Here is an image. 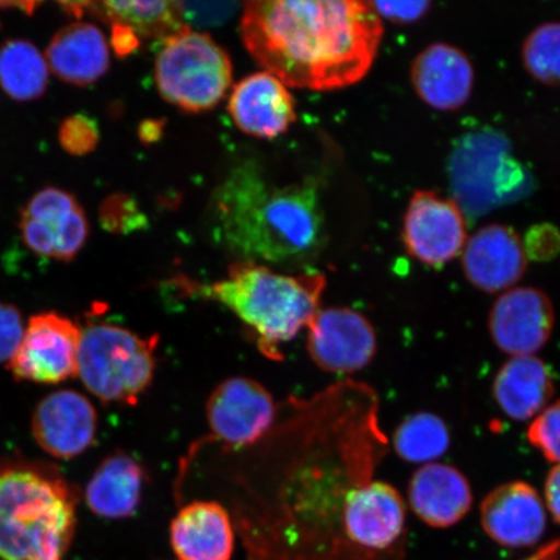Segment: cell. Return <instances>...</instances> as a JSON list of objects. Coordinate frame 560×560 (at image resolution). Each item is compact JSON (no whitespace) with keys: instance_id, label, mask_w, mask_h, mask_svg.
<instances>
[{"instance_id":"1","label":"cell","mask_w":560,"mask_h":560,"mask_svg":"<svg viewBox=\"0 0 560 560\" xmlns=\"http://www.w3.org/2000/svg\"><path fill=\"white\" fill-rule=\"evenodd\" d=\"M241 35L252 58L285 86L328 91L368 74L383 24L361 0H255L244 4Z\"/></svg>"},{"instance_id":"2","label":"cell","mask_w":560,"mask_h":560,"mask_svg":"<svg viewBox=\"0 0 560 560\" xmlns=\"http://www.w3.org/2000/svg\"><path fill=\"white\" fill-rule=\"evenodd\" d=\"M215 240L242 261L300 265L325 242V219L314 182L279 187L258 166H237L210 205Z\"/></svg>"},{"instance_id":"3","label":"cell","mask_w":560,"mask_h":560,"mask_svg":"<svg viewBox=\"0 0 560 560\" xmlns=\"http://www.w3.org/2000/svg\"><path fill=\"white\" fill-rule=\"evenodd\" d=\"M79 495L55 466L0 464V560H65L72 545Z\"/></svg>"},{"instance_id":"4","label":"cell","mask_w":560,"mask_h":560,"mask_svg":"<svg viewBox=\"0 0 560 560\" xmlns=\"http://www.w3.org/2000/svg\"><path fill=\"white\" fill-rule=\"evenodd\" d=\"M325 289L320 272L285 276L261 264L237 261L225 279L185 290L226 306L255 334L261 352L280 360V346L310 324Z\"/></svg>"},{"instance_id":"5","label":"cell","mask_w":560,"mask_h":560,"mask_svg":"<svg viewBox=\"0 0 560 560\" xmlns=\"http://www.w3.org/2000/svg\"><path fill=\"white\" fill-rule=\"evenodd\" d=\"M158 345V335L89 324L81 330L77 376L103 402L136 405L155 376Z\"/></svg>"},{"instance_id":"6","label":"cell","mask_w":560,"mask_h":560,"mask_svg":"<svg viewBox=\"0 0 560 560\" xmlns=\"http://www.w3.org/2000/svg\"><path fill=\"white\" fill-rule=\"evenodd\" d=\"M155 81L167 103L199 114L214 108L225 97L233 83V65L209 34L186 26L161 46Z\"/></svg>"},{"instance_id":"7","label":"cell","mask_w":560,"mask_h":560,"mask_svg":"<svg viewBox=\"0 0 560 560\" xmlns=\"http://www.w3.org/2000/svg\"><path fill=\"white\" fill-rule=\"evenodd\" d=\"M451 175L455 201L462 210L480 214L517 198L527 177L511 158L505 138L481 132L455 149Z\"/></svg>"},{"instance_id":"8","label":"cell","mask_w":560,"mask_h":560,"mask_svg":"<svg viewBox=\"0 0 560 560\" xmlns=\"http://www.w3.org/2000/svg\"><path fill=\"white\" fill-rule=\"evenodd\" d=\"M341 528L370 560H401L406 509L400 492L381 480L354 485L342 500Z\"/></svg>"},{"instance_id":"9","label":"cell","mask_w":560,"mask_h":560,"mask_svg":"<svg viewBox=\"0 0 560 560\" xmlns=\"http://www.w3.org/2000/svg\"><path fill=\"white\" fill-rule=\"evenodd\" d=\"M81 328L55 312L33 315L9 362L20 382L59 384L77 375Z\"/></svg>"},{"instance_id":"10","label":"cell","mask_w":560,"mask_h":560,"mask_svg":"<svg viewBox=\"0 0 560 560\" xmlns=\"http://www.w3.org/2000/svg\"><path fill=\"white\" fill-rule=\"evenodd\" d=\"M402 241L411 257L424 265L443 266L462 254L467 242L464 210L454 199L420 190L406 209Z\"/></svg>"},{"instance_id":"11","label":"cell","mask_w":560,"mask_h":560,"mask_svg":"<svg viewBox=\"0 0 560 560\" xmlns=\"http://www.w3.org/2000/svg\"><path fill=\"white\" fill-rule=\"evenodd\" d=\"M307 328V352L326 373L352 374L370 365L377 349L376 332L365 315L349 307H327Z\"/></svg>"},{"instance_id":"12","label":"cell","mask_w":560,"mask_h":560,"mask_svg":"<svg viewBox=\"0 0 560 560\" xmlns=\"http://www.w3.org/2000/svg\"><path fill=\"white\" fill-rule=\"evenodd\" d=\"M555 325V305L544 291L534 287L503 292L488 319L490 338L511 357L535 355L548 345Z\"/></svg>"},{"instance_id":"13","label":"cell","mask_w":560,"mask_h":560,"mask_svg":"<svg viewBox=\"0 0 560 560\" xmlns=\"http://www.w3.org/2000/svg\"><path fill=\"white\" fill-rule=\"evenodd\" d=\"M207 418L214 436L230 446L256 443L276 419V402L269 390L249 377L234 376L217 385L207 404Z\"/></svg>"},{"instance_id":"14","label":"cell","mask_w":560,"mask_h":560,"mask_svg":"<svg viewBox=\"0 0 560 560\" xmlns=\"http://www.w3.org/2000/svg\"><path fill=\"white\" fill-rule=\"evenodd\" d=\"M97 412L88 397L72 389L52 392L35 408L32 431L47 454L73 459L94 444Z\"/></svg>"},{"instance_id":"15","label":"cell","mask_w":560,"mask_h":560,"mask_svg":"<svg viewBox=\"0 0 560 560\" xmlns=\"http://www.w3.org/2000/svg\"><path fill=\"white\" fill-rule=\"evenodd\" d=\"M480 520L488 537L510 549L530 548L546 530L541 495L525 481H510L493 489L481 502Z\"/></svg>"},{"instance_id":"16","label":"cell","mask_w":560,"mask_h":560,"mask_svg":"<svg viewBox=\"0 0 560 560\" xmlns=\"http://www.w3.org/2000/svg\"><path fill=\"white\" fill-rule=\"evenodd\" d=\"M527 262L520 235L499 223L476 231L462 250L468 282L487 293L511 290L523 278Z\"/></svg>"},{"instance_id":"17","label":"cell","mask_w":560,"mask_h":560,"mask_svg":"<svg viewBox=\"0 0 560 560\" xmlns=\"http://www.w3.org/2000/svg\"><path fill=\"white\" fill-rule=\"evenodd\" d=\"M295 100L284 83L268 73L245 77L234 88L229 112L245 135L272 139L282 136L296 121Z\"/></svg>"},{"instance_id":"18","label":"cell","mask_w":560,"mask_h":560,"mask_svg":"<svg viewBox=\"0 0 560 560\" xmlns=\"http://www.w3.org/2000/svg\"><path fill=\"white\" fill-rule=\"evenodd\" d=\"M410 77L420 100L439 110H454L465 105L470 100L475 80L468 56L441 42L417 56Z\"/></svg>"},{"instance_id":"19","label":"cell","mask_w":560,"mask_h":560,"mask_svg":"<svg viewBox=\"0 0 560 560\" xmlns=\"http://www.w3.org/2000/svg\"><path fill=\"white\" fill-rule=\"evenodd\" d=\"M409 502L420 521L432 528H450L472 508L470 481L458 468L446 464L424 465L409 482Z\"/></svg>"},{"instance_id":"20","label":"cell","mask_w":560,"mask_h":560,"mask_svg":"<svg viewBox=\"0 0 560 560\" xmlns=\"http://www.w3.org/2000/svg\"><path fill=\"white\" fill-rule=\"evenodd\" d=\"M171 544L179 560H230L234 530L228 511L214 501L188 503L172 522Z\"/></svg>"},{"instance_id":"21","label":"cell","mask_w":560,"mask_h":560,"mask_svg":"<svg viewBox=\"0 0 560 560\" xmlns=\"http://www.w3.org/2000/svg\"><path fill=\"white\" fill-rule=\"evenodd\" d=\"M54 75L74 86H89L108 72L109 45L94 24H69L56 33L45 55Z\"/></svg>"},{"instance_id":"22","label":"cell","mask_w":560,"mask_h":560,"mask_svg":"<svg viewBox=\"0 0 560 560\" xmlns=\"http://www.w3.org/2000/svg\"><path fill=\"white\" fill-rule=\"evenodd\" d=\"M555 377L536 355H516L503 365L493 382L500 409L514 420L536 418L555 396Z\"/></svg>"},{"instance_id":"23","label":"cell","mask_w":560,"mask_h":560,"mask_svg":"<svg viewBox=\"0 0 560 560\" xmlns=\"http://www.w3.org/2000/svg\"><path fill=\"white\" fill-rule=\"evenodd\" d=\"M145 480L142 465L131 455L114 453L105 458L89 481L88 506L105 520H126L136 514Z\"/></svg>"},{"instance_id":"24","label":"cell","mask_w":560,"mask_h":560,"mask_svg":"<svg viewBox=\"0 0 560 560\" xmlns=\"http://www.w3.org/2000/svg\"><path fill=\"white\" fill-rule=\"evenodd\" d=\"M50 68L45 55L26 39H10L0 46V89L11 100L32 102L44 96Z\"/></svg>"},{"instance_id":"25","label":"cell","mask_w":560,"mask_h":560,"mask_svg":"<svg viewBox=\"0 0 560 560\" xmlns=\"http://www.w3.org/2000/svg\"><path fill=\"white\" fill-rule=\"evenodd\" d=\"M88 11L109 24L131 27L139 38H167L184 30L178 2H100L88 3Z\"/></svg>"},{"instance_id":"26","label":"cell","mask_w":560,"mask_h":560,"mask_svg":"<svg viewBox=\"0 0 560 560\" xmlns=\"http://www.w3.org/2000/svg\"><path fill=\"white\" fill-rule=\"evenodd\" d=\"M450 446L451 432L444 419L429 411L405 418L394 433L395 452L410 464H433Z\"/></svg>"},{"instance_id":"27","label":"cell","mask_w":560,"mask_h":560,"mask_svg":"<svg viewBox=\"0 0 560 560\" xmlns=\"http://www.w3.org/2000/svg\"><path fill=\"white\" fill-rule=\"evenodd\" d=\"M523 62L538 82L560 86V23L542 24L523 45Z\"/></svg>"},{"instance_id":"28","label":"cell","mask_w":560,"mask_h":560,"mask_svg":"<svg viewBox=\"0 0 560 560\" xmlns=\"http://www.w3.org/2000/svg\"><path fill=\"white\" fill-rule=\"evenodd\" d=\"M81 208L72 194L58 187H46L26 202L21 217L45 223L56 234L67 221Z\"/></svg>"},{"instance_id":"29","label":"cell","mask_w":560,"mask_h":560,"mask_svg":"<svg viewBox=\"0 0 560 560\" xmlns=\"http://www.w3.org/2000/svg\"><path fill=\"white\" fill-rule=\"evenodd\" d=\"M100 221L103 229L115 234H129L145 226V215L136 200L125 194L110 195L103 200Z\"/></svg>"},{"instance_id":"30","label":"cell","mask_w":560,"mask_h":560,"mask_svg":"<svg viewBox=\"0 0 560 560\" xmlns=\"http://www.w3.org/2000/svg\"><path fill=\"white\" fill-rule=\"evenodd\" d=\"M58 138L61 149L69 155L86 156L100 143V126L88 115L69 116L61 122Z\"/></svg>"},{"instance_id":"31","label":"cell","mask_w":560,"mask_h":560,"mask_svg":"<svg viewBox=\"0 0 560 560\" xmlns=\"http://www.w3.org/2000/svg\"><path fill=\"white\" fill-rule=\"evenodd\" d=\"M527 436L546 459L560 465V400L546 406L534 419Z\"/></svg>"},{"instance_id":"32","label":"cell","mask_w":560,"mask_h":560,"mask_svg":"<svg viewBox=\"0 0 560 560\" xmlns=\"http://www.w3.org/2000/svg\"><path fill=\"white\" fill-rule=\"evenodd\" d=\"M182 21L187 27L215 26L234 15L237 3L178 2Z\"/></svg>"},{"instance_id":"33","label":"cell","mask_w":560,"mask_h":560,"mask_svg":"<svg viewBox=\"0 0 560 560\" xmlns=\"http://www.w3.org/2000/svg\"><path fill=\"white\" fill-rule=\"evenodd\" d=\"M25 325L16 306L0 303V363H9L23 340Z\"/></svg>"},{"instance_id":"34","label":"cell","mask_w":560,"mask_h":560,"mask_svg":"<svg viewBox=\"0 0 560 560\" xmlns=\"http://www.w3.org/2000/svg\"><path fill=\"white\" fill-rule=\"evenodd\" d=\"M20 230L26 247L34 252L35 255L54 258L55 233L50 226L21 217Z\"/></svg>"},{"instance_id":"35","label":"cell","mask_w":560,"mask_h":560,"mask_svg":"<svg viewBox=\"0 0 560 560\" xmlns=\"http://www.w3.org/2000/svg\"><path fill=\"white\" fill-rule=\"evenodd\" d=\"M377 15L392 23H415L429 12L430 2H371Z\"/></svg>"},{"instance_id":"36","label":"cell","mask_w":560,"mask_h":560,"mask_svg":"<svg viewBox=\"0 0 560 560\" xmlns=\"http://www.w3.org/2000/svg\"><path fill=\"white\" fill-rule=\"evenodd\" d=\"M140 38L130 26L114 23L110 24V46L117 58L125 59L137 51Z\"/></svg>"},{"instance_id":"37","label":"cell","mask_w":560,"mask_h":560,"mask_svg":"<svg viewBox=\"0 0 560 560\" xmlns=\"http://www.w3.org/2000/svg\"><path fill=\"white\" fill-rule=\"evenodd\" d=\"M545 502L552 520L560 524V465L552 467L546 478Z\"/></svg>"},{"instance_id":"38","label":"cell","mask_w":560,"mask_h":560,"mask_svg":"<svg viewBox=\"0 0 560 560\" xmlns=\"http://www.w3.org/2000/svg\"><path fill=\"white\" fill-rule=\"evenodd\" d=\"M524 560H560V540L544 545L535 555Z\"/></svg>"},{"instance_id":"39","label":"cell","mask_w":560,"mask_h":560,"mask_svg":"<svg viewBox=\"0 0 560 560\" xmlns=\"http://www.w3.org/2000/svg\"><path fill=\"white\" fill-rule=\"evenodd\" d=\"M163 126L156 121H147L140 126L139 137L144 143L156 142V140L163 135Z\"/></svg>"}]
</instances>
